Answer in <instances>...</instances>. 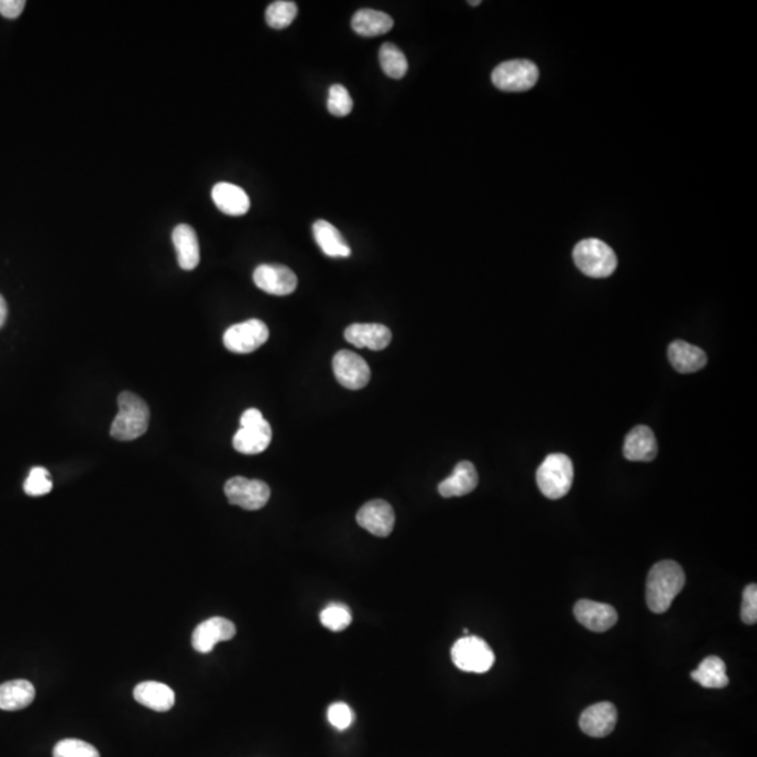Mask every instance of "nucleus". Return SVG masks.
Here are the masks:
<instances>
[{
	"label": "nucleus",
	"mask_w": 757,
	"mask_h": 757,
	"mask_svg": "<svg viewBox=\"0 0 757 757\" xmlns=\"http://www.w3.org/2000/svg\"><path fill=\"white\" fill-rule=\"evenodd\" d=\"M686 583L684 568L672 560L661 561L649 571L647 580V605L657 615L669 610L675 598Z\"/></svg>",
	"instance_id": "1"
},
{
	"label": "nucleus",
	"mask_w": 757,
	"mask_h": 757,
	"mask_svg": "<svg viewBox=\"0 0 757 757\" xmlns=\"http://www.w3.org/2000/svg\"><path fill=\"white\" fill-rule=\"evenodd\" d=\"M118 414L111 424V436L116 441H133L148 431L151 411L141 397L131 391L118 396Z\"/></svg>",
	"instance_id": "2"
},
{
	"label": "nucleus",
	"mask_w": 757,
	"mask_h": 757,
	"mask_svg": "<svg viewBox=\"0 0 757 757\" xmlns=\"http://www.w3.org/2000/svg\"><path fill=\"white\" fill-rule=\"evenodd\" d=\"M538 490L548 500H560L570 493L574 483V466L563 453L548 454L536 473Z\"/></svg>",
	"instance_id": "3"
},
{
	"label": "nucleus",
	"mask_w": 757,
	"mask_h": 757,
	"mask_svg": "<svg viewBox=\"0 0 757 757\" xmlns=\"http://www.w3.org/2000/svg\"><path fill=\"white\" fill-rule=\"evenodd\" d=\"M574 262L581 272L590 278H606L617 268V257L602 240L587 239L574 248Z\"/></svg>",
	"instance_id": "4"
},
{
	"label": "nucleus",
	"mask_w": 757,
	"mask_h": 757,
	"mask_svg": "<svg viewBox=\"0 0 757 757\" xmlns=\"http://www.w3.org/2000/svg\"><path fill=\"white\" fill-rule=\"evenodd\" d=\"M272 439L271 426L257 409H248L240 418V429L233 438L236 451L243 454L262 453Z\"/></svg>",
	"instance_id": "5"
},
{
	"label": "nucleus",
	"mask_w": 757,
	"mask_h": 757,
	"mask_svg": "<svg viewBox=\"0 0 757 757\" xmlns=\"http://www.w3.org/2000/svg\"><path fill=\"white\" fill-rule=\"evenodd\" d=\"M451 654L453 664L470 674H486L495 662L490 645L476 635H466L454 642Z\"/></svg>",
	"instance_id": "6"
},
{
	"label": "nucleus",
	"mask_w": 757,
	"mask_h": 757,
	"mask_svg": "<svg viewBox=\"0 0 757 757\" xmlns=\"http://www.w3.org/2000/svg\"><path fill=\"white\" fill-rule=\"evenodd\" d=\"M495 88L503 91H528L538 83V69L533 62L513 59L498 65L491 74Z\"/></svg>",
	"instance_id": "7"
},
{
	"label": "nucleus",
	"mask_w": 757,
	"mask_h": 757,
	"mask_svg": "<svg viewBox=\"0 0 757 757\" xmlns=\"http://www.w3.org/2000/svg\"><path fill=\"white\" fill-rule=\"evenodd\" d=\"M270 339V330L262 320L252 319L226 330L223 344L235 354H252Z\"/></svg>",
	"instance_id": "8"
},
{
	"label": "nucleus",
	"mask_w": 757,
	"mask_h": 757,
	"mask_svg": "<svg viewBox=\"0 0 757 757\" xmlns=\"http://www.w3.org/2000/svg\"><path fill=\"white\" fill-rule=\"evenodd\" d=\"M225 494L232 505L240 506L245 511H258L267 505L271 490L262 480L233 477L226 481Z\"/></svg>",
	"instance_id": "9"
},
{
	"label": "nucleus",
	"mask_w": 757,
	"mask_h": 757,
	"mask_svg": "<svg viewBox=\"0 0 757 757\" xmlns=\"http://www.w3.org/2000/svg\"><path fill=\"white\" fill-rule=\"evenodd\" d=\"M332 372L339 383L349 391L364 389L371 381V367L367 362L348 349H342L334 355Z\"/></svg>",
	"instance_id": "10"
},
{
	"label": "nucleus",
	"mask_w": 757,
	"mask_h": 757,
	"mask_svg": "<svg viewBox=\"0 0 757 757\" xmlns=\"http://www.w3.org/2000/svg\"><path fill=\"white\" fill-rule=\"evenodd\" d=\"M255 287L275 297H287L295 292L297 277L290 268L280 264H262L253 274Z\"/></svg>",
	"instance_id": "11"
},
{
	"label": "nucleus",
	"mask_w": 757,
	"mask_h": 757,
	"mask_svg": "<svg viewBox=\"0 0 757 757\" xmlns=\"http://www.w3.org/2000/svg\"><path fill=\"white\" fill-rule=\"evenodd\" d=\"M357 522L372 535L387 538L396 523L393 506L383 500L369 501L357 513Z\"/></svg>",
	"instance_id": "12"
},
{
	"label": "nucleus",
	"mask_w": 757,
	"mask_h": 757,
	"mask_svg": "<svg viewBox=\"0 0 757 757\" xmlns=\"http://www.w3.org/2000/svg\"><path fill=\"white\" fill-rule=\"evenodd\" d=\"M235 635V623L225 617H212L195 627L193 632V647L201 654H210L218 642L229 641Z\"/></svg>",
	"instance_id": "13"
},
{
	"label": "nucleus",
	"mask_w": 757,
	"mask_h": 757,
	"mask_svg": "<svg viewBox=\"0 0 757 757\" xmlns=\"http://www.w3.org/2000/svg\"><path fill=\"white\" fill-rule=\"evenodd\" d=\"M574 615L583 627L595 632H607L619 620L613 606L588 599L578 600Z\"/></svg>",
	"instance_id": "14"
},
{
	"label": "nucleus",
	"mask_w": 757,
	"mask_h": 757,
	"mask_svg": "<svg viewBox=\"0 0 757 757\" xmlns=\"http://www.w3.org/2000/svg\"><path fill=\"white\" fill-rule=\"evenodd\" d=\"M617 722V710L612 702L603 701L588 707L580 718L583 734L592 738H605L612 734Z\"/></svg>",
	"instance_id": "15"
},
{
	"label": "nucleus",
	"mask_w": 757,
	"mask_h": 757,
	"mask_svg": "<svg viewBox=\"0 0 757 757\" xmlns=\"http://www.w3.org/2000/svg\"><path fill=\"white\" fill-rule=\"evenodd\" d=\"M344 337L349 344L357 348H369L372 351H382L389 347L391 341V331L383 324H352L345 330Z\"/></svg>",
	"instance_id": "16"
},
{
	"label": "nucleus",
	"mask_w": 757,
	"mask_h": 757,
	"mask_svg": "<svg viewBox=\"0 0 757 757\" xmlns=\"http://www.w3.org/2000/svg\"><path fill=\"white\" fill-rule=\"evenodd\" d=\"M624 458L630 461H651L657 458L658 443L654 432L645 426H635L625 436Z\"/></svg>",
	"instance_id": "17"
},
{
	"label": "nucleus",
	"mask_w": 757,
	"mask_h": 757,
	"mask_svg": "<svg viewBox=\"0 0 757 757\" xmlns=\"http://www.w3.org/2000/svg\"><path fill=\"white\" fill-rule=\"evenodd\" d=\"M478 486V474L471 461H460L456 464L453 473L439 484L438 491L442 496H463L473 493Z\"/></svg>",
	"instance_id": "18"
},
{
	"label": "nucleus",
	"mask_w": 757,
	"mask_h": 757,
	"mask_svg": "<svg viewBox=\"0 0 757 757\" xmlns=\"http://www.w3.org/2000/svg\"><path fill=\"white\" fill-rule=\"evenodd\" d=\"M177 252L178 265L185 271H191L200 264V243L195 230L190 225L176 226L171 235Z\"/></svg>",
	"instance_id": "19"
},
{
	"label": "nucleus",
	"mask_w": 757,
	"mask_h": 757,
	"mask_svg": "<svg viewBox=\"0 0 757 757\" xmlns=\"http://www.w3.org/2000/svg\"><path fill=\"white\" fill-rule=\"evenodd\" d=\"M133 697L141 706L148 707L153 711L166 712L173 709L176 694L171 687L160 682H143L133 690Z\"/></svg>",
	"instance_id": "20"
},
{
	"label": "nucleus",
	"mask_w": 757,
	"mask_h": 757,
	"mask_svg": "<svg viewBox=\"0 0 757 757\" xmlns=\"http://www.w3.org/2000/svg\"><path fill=\"white\" fill-rule=\"evenodd\" d=\"M212 200L218 210L229 216H242L250 210V198L235 184L218 183L212 190Z\"/></svg>",
	"instance_id": "21"
},
{
	"label": "nucleus",
	"mask_w": 757,
	"mask_h": 757,
	"mask_svg": "<svg viewBox=\"0 0 757 757\" xmlns=\"http://www.w3.org/2000/svg\"><path fill=\"white\" fill-rule=\"evenodd\" d=\"M667 357L672 366L680 374H694L707 365L706 352L689 342H672L667 349Z\"/></svg>",
	"instance_id": "22"
},
{
	"label": "nucleus",
	"mask_w": 757,
	"mask_h": 757,
	"mask_svg": "<svg viewBox=\"0 0 757 757\" xmlns=\"http://www.w3.org/2000/svg\"><path fill=\"white\" fill-rule=\"evenodd\" d=\"M36 699V689L29 680H10L0 684V710L17 711L29 707Z\"/></svg>",
	"instance_id": "23"
},
{
	"label": "nucleus",
	"mask_w": 757,
	"mask_h": 757,
	"mask_svg": "<svg viewBox=\"0 0 757 757\" xmlns=\"http://www.w3.org/2000/svg\"><path fill=\"white\" fill-rule=\"evenodd\" d=\"M313 235H314L317 245L322 248V252L329 257L345 258L351 255V248L345 242L341 233L327 220H317L313 225Z\"/></svg>",
	"instance_id": "24"
},
{
	"label": "nucleus",
	"mask_w": 757,
	"mask_h": 757,
	"mask_svg": "<svg viewBox=\"0 0 757 757\" xmlns=\"http://www.w3.org/2000/svg\"><path fill=\"white\" fill-rule=\"evenodd\" d=\"M393 26V19L379 10L362 9L352 17V29L362 37L383 36Z\"/></svg>",
	"instance_id": "25"
},
{
	"label": "nucleus",
	"mask_w": 757,
	"mask_h": 757,
	"mask_svg": "<svg viewBox=\"0 0 757 757\" xmlns=\"http://www.w3.org/2000/svg\"><path fill=\"white\" fill-rule=\"evenodd\" d=\"M692 677L700 686L707 689H722L729 684L726 664L718 657H707L702 659L699 667L692 672Z\"/></svg>",
	"instance_id": "26"
},
{
	"label": "nucleus",
	"mask_w": 757,
	"mask_h": 757,
	"mask_svg": "<svg viewBox=\"0 0 757 757\" xmlns=\"http://www.w3.org/2000/svg\"><path fill=\"white\" fill-rule=\"evenodd\" d=\"M379 62H381L382 69L389 78H404L407 71H409V61H407L406 56L399 47L394 46L391 42H386L382 46L381 51H379Z\"/></svg>",
	"instance_id": "27"
},
{
	"label": "nucleus",
	"mask_w": 757,
	"mask_h": 757,
	"mask_svg": "<svg viewBox=\"0 0 757 757\" xmlns=\"http://www.w3.org/2000/svg\"><path fill=\"white\" fill-rule=\"evenodd\" d=\"M297 16V6L295 2L277 0L268 6L265 20L268 26L275 30L287 29Z\"/></svg>",
	"instance_id": "28"
},
{
	"label": "nucleus",
	"mask_w": 757,
	"mask_h": 757,
	"mask_svg": "<svg viewBox=\"0 0 757 757\" xmlns=\"http://www.w3.org/2000/svg\"><path fill=\"white\" fill-rule=\"evenodd\" d=\"M320 622L331 632H342L351 624L352 615L347 606L331 603L320 613Z\"/></svg>",
	"instance_id": "29"
},
{
	"label": "nucleus",
	"mask_w": 757,
	"mask_h": 757,
	"mask_svg": "<svg viewBox=\"0 0 757 757\" xmlns=\"http://www.w3.org/2000/svg\"><path fill=\"white\" fill-rule=\"evenodd\" d=\"M54 757H100L93 744L81 739H64L54 748Z\"/></svg>",
	"instance_id": "30"
},
{
	"label": "nucleus",
	"mask_w": 757,
	"mask_h": 757,
	"mask_svg": "<svg viewBox=\"0 0 757 757\" xmlns=\"http://www.w3.org/2000/svg\"><path fill=\"white\" fill-rule=\"evenodd\" d=\"M330 113L334 116H347L351 114L354 108L349 91L342 84H332L329 90V100H327Z\"/></svg>",
	"instance_id": "31"
},
{
	"label": "nucleus",
	"mask_w": 757,
	"mask_h": 757,
	"mask_svg": "<svg viewBox=\"0 0 757 757\" xmlns=\"http://www.w3.org/2000/svg\"><path fill=\"white\" fill-rule=\"evenodd\" d=\"M51 474L44 468H34L24 483V491L30 496H41L51 493Z\"/></svg>",
	"instance_id": "32"
},
{
	"label": "nucleus",
	"mask_w": 757,
	"mask_h": 757,
	"mask_svg": "<svg viewBox=\"0 0 757 757\" xmlns=\"http://www.w3.org/2000/svg\"><path fill=\"white\" fill-rule=\"evenodd\" d=\"M327 717H329L330 724L340 731L348 728L354 721V712L345 702L331 704L327 711Z\"/></svg>",
	"instance_id": "33"
},
{
	"label": "nucleus",
	"mask_w": 757,
	"mask_h": 757,
	"mask_svg": "<svg viewBox=\"0 0 757 757\" xmlns=\"http://www.w3.org/2000/svg\"><path fill=\"white\" fill-rule=\"evenodd\" d=\"M742 620L744 624H756L757 622V587L756 583H751L744 588V599H742Z\"/></svg>",
	"instance_id": "34"
},
{
	"label": "nucleus",
	"mask_w": 757,
	"mask_h": 757,
	"mask_svg": "<svg viewBox=\"0 0 757 757\" xmlns=\"http://www.w3.org/2000/svg\"><path fill=\"white\" fill-rule=\"evenodd\" d=\"M24 6V0H0V14L6 19H17L23 13Z\"/></svg>",
	"instance_id": "35"
},
{
	"label": "nucleus",
	"mask_w": 757,
	"mask_h": 757,
	"mask_svg": "<svg viewBox=\"0 0 757 757\" xmlns=\"http://www.w3.org/2000/svg\"><path fill=\"white\" fill-rule=\"evenodd\" d=\"M7 319V303L4 297L0 295V329L4 327Z\"/></svg>",
	"instance_id": "36"
},
{
	"label": "nucleus",
	"mask_w": 757,
	"mask_h": 757,
	"mask_svg": "<svg viewBox=\"0 0 757 757\" xmlns=\"http://www.w3.org/2000/svg\"><path fill=\"white\" fill-rule=\"evenodd\" d=\"M469 4H471V6H478V4H481V2H470Z\"/></svg>",
	"instance_id": "37"
}]
</instances>
